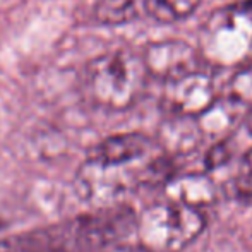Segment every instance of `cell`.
I'll return each mask as SVG.
<instances>
[{
  "label": "cell",
  "mask_w": 252,
  "mask_h": 252,
  "mask_svg": "<svg viewBox=\"0 0 252 252\" xmlns=\"http://www.w3.org/2000/svg\"><path fill=\"white\" fill-rule=\"evenodd\" d=\"M148 76L143 57L119 48L100 53L84 65L81 90L93 105L120 112L139 100Z\"/></svg>",
  "instance_id": "6da1fadb"
},
{
  "label": "cell",
  "mask_w": 252,
  "mask_h": 252,
  "mask_svg": "<svg viewBox=\"0 0 252 252\" xmlns=\"http://www.w3.org/2000/svg\"><path fill=\"white\" fill-rule=\"evenodd\" d=\"M197 52L218 67H240L252 62V2L213 12L199 31Z\"/></svg>",
  "instance_id": "7a4b0ae2"
},
{
  "label": "cell",
  "mask_w": 252,
  "mask_h": 252,
  "mask_svg": "<svg viewBox=\"0 0 252 252\" xmlns=\"http://www.w3.org/2000/svg\"><path fill=\"white\" fill-rule=\"evenodd\" d=\"M206 218L199 209L179 204H155L137 216L139 246L151 252H180L202 233Z\"/></svg>",
  "instance_id": "3957f363"
},
{
  "label": "cell",
  "mask_w": 252,
  "mask_h": 252,
  "mask_svg": "<svg viewBox=\"0 0 252 252\" xmlns=\"http://www.w3.org/2000/svg\"><path fill=\"white\" fill-rule=\"evenodd\" d=\"M146 70L151 77L165 83L197 72L199 52L184 40L153 41L141 53Z\"/></svg>",
  "instance_id": "277c9868"
},
{
  "label": "cell",
  "mask_w": 252,
  "mask_h": 252,
  "mask_svg": "<svg viewBox=\"0 0 252 252\" xmlns=\"http://www.w3.org/2000/svg\"><path fill=\"white\" fill-rule=\"evenodd\" d=\"M216 101L213 83L204 72H192L168 81L163 93V103L172 115L201 117Z\"/></svg>",
  "instance_id": "5b68a950"
},
{
  "label": "cell",
  "mask_w": 252,
  "mask_h": 252,
  "mask_svg": "<svg viewBox=\"0 0 252 252\" xmlns=\"http://www.w3.org/2000/svg\"><path fill=\"white\" fill-rule=\"evenodd\" d=\"M153 139L141 132L115 134L90 151V158L108 165H136L150 155Z\"/></svg>",
  "instance_id": "8992f818"
},
{
  "label": "cell",
  "mask_w": 252,
  "mask_h": 252,
  "mask_svg": "<svg viewBox=\"0 0 252 252\" xmlns=\"http://www.w3.org/2000/svg\"><path fill=\"white\" fill-rule=\"evenodd\" d=\"M165 194L172 204L204 209L218 199V189L208 175L189 173L173 177L165 184Z\"/></svg>",
  "instance_id": "52a82bcc"
},
{
  "label": "cell",
  "mask_w": 252,
  "mask_h": 252,
  "mask_svg": "<svg viewBox=\"0 0 252 252\" xmlns=\"http://www.w3.org/2000/svg\"><path fill=\"white\" fill-rule=\"evenodd\" d=\"M204 139L199 122L194 117L172 115L158 130V144L168 156L190 155Z\"/></svg>",
  "instance_id": "ba28073f"
},
{
  "label": "cell",
  "mask_w": 252,
  "mask_h": 252,
  "mask_svg": "<svg viewBox=\"0 0 252 252\" xmlns=\"http://www.w3.org/2000/svg\"><path fill=\"white\" fill-rule=\"evenodd\" d=\"M246 108L247 106L240 105L239 101L232 100L230 96L223 98V100L216 98V101L201 117H197V122L204 132V137L209 136L221 141L223 136L228 134L239 124Z\"/></svg>",
  "instance_id": "9c48e42d"
},
{
  "label": "cell",
  "mask_w": 252,
  "mask_h": 252,
  "mask_svg": "<svg viewBox=\"0 0 252 252\" xmlns=\"http://www.w3.org/2000/svg\"><path fill=\"white\" fill-rule=\"evenodd\" d=\"M202 0H143L146 14L161 24H173L192 16Z\"/></svg>",
  "instance_id": "30bf717a"
},
{
  "label": "cell",
  "mask_w": 252,
  "mask_h": 252,
  "mask_svg": "<svg viewBox=\"0 0 252 252\" xmlns=\"http://www.w3.org/2000/svg\"><path fill=\"white\" fill-rule=\"evenodd\" d=\"M139 16L137 0H98L94 17L106 26H119L134 21Z\"/></svg>",
  "instance_id": "8fae6325"
},
{
  "label": "cell",
  "mask_w": 252,
  "mask_h": 252,
  "mask_svg": "<svg viewBox=\"0 0 252 252\" xmlns=\"http://www.w3.org/2000/svg\"><path fill=\"white\" fill-rule=\"evenodd\" d=\"M228 96L240 105L252 108V62L237 69L228 84Z\"/></svg>",
  "instance_id": "7c38bea8"
},
{
  "label": "cell",
  "mask_w": 252,
  "mask_h": 252,
  "mask_svg": "<svg viewBox=\"0 0 252 252\" xmlns=\"http://www.w3.org/2000/svg\"><path fill=\"white\" fill-rule=\"evenodd\" d=\"M233 151L230 148V143L226 139H221L218 143H215L209 151L206 153V158H204V165L208 170H216L220 166L226 165V163L232 159Z\"/></svg>",
  "instance_id": "4fadbf2b"
},
{
  "label": "cell",
  "mask_w": 252,
  "mask_h": 252,
  "mask_svg": "<svg viewBox=\"0 0 252 252\" xmlns=\"http://www.w3.org/2000/svg\"><path fill=\"white\" fill-rule=\"evenodd\" d=\"M239 170H240V172H244V173H249V175H252V148L246 153V155H244Z\"/></svg>",
  "instance_id": "5bb4252c"
},
{
  "label": "cell",
  "mask_w": 252,
  "mask_h": 252,
  "mask_svg": "<svg viewBox=\"0 0 252 252\" xmlns=\"http://www.w3.org/2000/svg\"><path fill=\"white\" fill-rule=\"evenodd\" d=\"M106 252H151V251L144 249L143 246H129V244H122V246H117Z\"/></svg>",
  "instance_id": "9a60e30c"
},
{
  "label": "cell",
  "mask_w": 252,
  "mask_h": 252,
  "mask_svg": "<svg viewBox=\"0 0 252 252\" xmlns=\"http://www.w3.org/2000/svg\"><path fill=\"white\" fill-rule=\"evenodd\" d=\"M247 126H249V130L252 132V108H251V112H249V117H247Z\"/></svg>",
  "instance_id": "2e32d148"
}]
</instances>
